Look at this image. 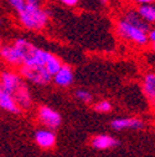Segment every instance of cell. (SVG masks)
<instances>
[{
	"instance_id": "cell-1",
	"label": "cell",
	"mask_w": 155,
	"mask_h": 157,
	"mask_svg": "<svg viewBox=\"0 0 155 157\" xmlns=\"http://www.w3.org/2000/svg\"><path fill=\"white\" fill-rule=\"evenodd\" d=\"M115 31L121 39L129 44L137 46H146L149 44L150 25L143 20L138 10H124L115 21Z\"/></svg>"
},
{
	"instance_id": "cell-2",
	"label": "cell",
	"mask_w": 155,
	"mask_h": 157,
	"mask_svg": "<svg viewBox=\"0 0 155 157\" xmlns=\"http://www.w3.org/2000/svg\"><path fill=\"white\" fill-rule=\"evenodd\" d=\"M50 11L44 4L26 3L25 8L17 13V23L21 28L30 31H42L50 23Z\"/></svg>"
},
{
	"instance_id": "cell-3",
	"label": "cell",
	"mask_w": 155,
	"mask_h": 157,
	"mask_svg": "<svg viewBox=\"0 0 155 157\" xmlns=\"http://www.w3.org/2000/svg\"><path fill=\"white\" fill-rule=\"evenodd\" d=\"M35 48L36 46L26 39L19 37L14 43L0 48V57L11 66H21Z\"/></svg>"
},
{
	"instance_id": "cell-4",
	"label": "cell",
	"mask_w": 155,
	"mask_h": 157,
	"mask_svg": "<svg viewBox=\"0 0 155 157\" xmlns=\"http://www.w3.org/2000/svg\"><path fill=\"white\" fill-rule=\"evenodd\" d=\"M20 75L30 82L40 86L50 84L53 77L45 66H29V65L20 66Z\"/></svg>"
},
{
	"instance_id": "cell-5",
	"label": "cell",
	"mask_w": 155,
	"mask_h": 157,
	"mask_svg": "<svg viewBox=\"0 0 155 157\" xmlns=\"http://www.w3.org/2000/svg\"><path fill=\"white\" fill-rule=\"evenodd\" d=\"M38 120L40 122L51 128V130H55L57 127H60L61 122H62V119L59 112H56L55 110L47 107V106H41L40 110H38Z\"/></svg>"
},
{
	"instance_id": "cell-6",
	"label": "cell",
	"mask_w": 155,
	"mask_h": 157,
	"mask_svg": "<svg viewBox=\"0 0 155 157\" xmlns=\"http://www.w3.org/2000/svg\"><path fill=\"white\" fill-rule=\"evenodd\" d=\"M24 81L21 80V75H17L13 71H4L0 74V85L3 90L9 94H14Z\"/></svg>"
},
{
	"instance_id": "cell-7",
	"label": "cell",
	"mask_w": 155,
	"mask_h": 157,
	"mask_svg": "<svg viewBox=\"0 0 155 157\" xmlns=\"http://www.w3.org/2000/svg\"><path fill=\"white\" fill-rule=\"evenodd\" d=\"M53 81L57 86L61 87H67L73 82V71L72 67L68 65L62 64L60 70L53 75Z\"/></svg>"
},
{
	"instance_id": "cell-8",
	"label": "cell",
	"mask_w": 155,
	"mask_h": 157,
	"mask_svg": "<svg viewBox=\"0 0 155 157\" xmlns=\"http://www.w3.org/2000/svg\"><path fill=\"white\" fill-rule=\"evenodd\" d=\"M35 141L42 148H51L56 144V135L51 128L38 130L35 133Z\"/></svg>"
},
{
	"instance_id": "cell-9",
	"label": "cell",
	"mask_w": 155,
	"mask_h": 157,
	"mask_svg": "<svg viewBox=\"0 0 155 157\" xmlns=\"http://www.w3.org/2000/svg\"><path fill=\"white\" fill-rule=\"evenodd\" d=\"M110 125L117 131L129 130V128L139 130V128L144 127V122L142 120H138V119H117V120H113Z\"/></svg>"
},
{
	"instance_id": "cell-10",
	"label": "cell",
	"mask_w": 155,
	"mask_h": 157,
	"mask_svg": "<svg viewBox=\"0 0 155 157\" xmlns=\"http://www.w3.org/2000/svg\"><path fill=\"white\" fill-rule=\"evenodd\" d=\"M91 144H92V147L96 148V150H108V148L118 146V141L109 135L96 136V137H93Z\"/></svg>"
},
{
	"instance_id": "cell-11",
	"label": "cell",
	"mask_w": 155,
	"mask_h": 157,
	"mask_svg": "<svg viewBox=\"0 0 155 157\" xmlns=\"http://www.w3.org/2000/svg\"><path fill=\"white\" fill-rule=\"evenodd\" d=\"M13 96L15 97L16 102L19 104V106H20L21 109H29L31 106V102H32L31 96H30V92H29V90H27V87L24 82L13 94Z\"/></svg>"
},
{
	"instance_id": "cell-12",
	"label": "cell",
	"mask_w": 155,
	"mask_h": 157,
	"mask_svg": "<svg viewBox=\"0 0 155 157\" xmlns=\"http://www.w3.org/2000/svg\"><path fill=\"white\" fill-rule=\"evenodd\" d=\"M0 107H2L3 110L5 111H9L11 113H19L20 112V106H19V104L16 102L15 97L9 94V92H3V95L0 96Z\"/></svg>"
},
{
	"instance_id": "cell-13",
	"label": "cell",
	"mask_w": 155,
	"mask_h": 157,
	"mask_svg": "<svg viewBox=\"0 0 155 157\" xmlns=\"http://www.w3.org/2000/svg\"><path fill=\"white\" fill-rule=\"evenodd\" d=\"M137 10H138L139 15L143 17L144 21H146L149 25L155 24V3L138 5Z\"/></svg>"
},
{
	"instance_id": "cell-14",
	"label": "cell",
	"mask_w": 155,
	"mask_h": 157,
	"mask_svg": "<svg viewBox=\"0 0 155 157\" xmlns=\"http://www.w3.org/2000/svg\"><path fill=\"white\" fill-rule=\"evenodd\" d=\"M143 89H144V92L148 99L150 101H155V74L154 72L145 75L144 82H143Z\"/></svg>"
},
{
	"instance_id": "cell-15",
	"label": "cell",
	"mask_w": 155,
	"mask_h": 157,
	"mask_svg": "<svg viewBox=\"0 0 155 157\" xmlns=\"http://www.w3.org/2000/svg\"><path fill=\"white\" fill-rule=\"evenodd\" d=\"M8 4L10 5V8L17 14L19 11H21L25 5H26V0H6Z\"/></svg>"
},
{
	"instance_id": "cell-16",
	"label": "cell",
	"mask_w": 155,
	"mask_h": 157,
	"mask_svg": "<svg viewBox=\"0 0 155 157\" xmlns=\"http://www.w3.org/2000/svg\"><path fill=\"white\" fill-rule=\"evenodd\" d=\"M74 95L80 101H83V102H91L93 99L92 94L89 91H86V90H77L74 92Z\"/></svg>"
},
{
	"instance_id": "cell-17",
	"label": "cell",
	"mask_w": 155,
	"mask_h": 157,
	"mask_svg": "<svg viewBox=\"0 0 155 157\" xmlns=\"http://www.w3.org/2000/svg\"><path fill=\"white\" fill-rule=\"evenodd\" d=\"M94 110H96L97 112H102V113L109 112V111L112 110V105H110V102L103 100V101H99L98 104L94 105Z\"/></svg>"
},
{
	"instance_id": "cell-18",
	"label": "cell",
	"mask_w": 155,
	"mask_h": 157,
	"mask_svg": "<svg viewBox=\"0 0 155 157\" xmlns=\"http://www.w3.org/2000/svg\"><path fill=\"white\" fill-rule=\"evenodd\" d=\"M59 2L66 8H77L80 5L81 0H59Z\"/></svg>"
},
{
	"instance_id": "cell-19",
	"label": "cell",
	"mask_w": 155,
	"mask_h": 157,
	"mask_svg": "<svg viewBox=\"0 0 155 157\" xmlns=\"http://www.w3.org/2000/svg\"><path fill=\"white\" fill-rule=\"evenodd\" d=\"M149 43L153 46V50L155 51V29H150L149 31Z\"/></svg>"
},
{
	"instance_id": "cell-20",
	"label": "cell",
	"mask_w": 155,
	"mask_h": 157,
	"mask_svg": "<svg viewBox=\"0 0 155 157\" xmlns=\"http://www.w3.org/2000/svg\"><path fill=\"white\" fill-rule=\"evenodd\" d=\"M133 3L138 4V5H142V4H149V3H155V0H132Z\"/></svg>"
},
{
	"instance_id": "cell-21",
	"label": "cell",
	"mask_w": 155,
	"mask_h": 157,
	"mask_svg": "<svg viewBox=\"0 0 155 157\" xmlns=\"http://www.w3.org/2000/svg\"><path fill=\"white\" fill-rule=\"evenodd\" d=\"M98 2H99V4H101L102 6H106V5H108L109 0H98Z\"/></svg>"
},
{
	"instance_id": "cell-22",
	"label": "cell",
	"mask_w": 155,
	"mask_h": 157,
	"mask_svg": "<svg viewBox=\"0 0 155 157\" xmlns=\"http://www.w3.org/2000/svg\"><path fill=\"white\" fill-rule=\"evenodd\" d=\"M3 92H4V90H3V87H2V85H0V96L3 95Z\"/></svg>"
},
{
	"instance_id": "cell-23",
	"label": "cell",
	"mask_w": 155,
	"mask_h": 157,
	"mask_svg": "<svg viewBox=\"0 0 155 157\" xmlns=\"http://www.w3.org/2000/svg\"><path fill=\"white\" fill-rule=\"evenodd\" d=\"M3 46V40H2V37H0V48Z\"/></svg>"
},
{
	"instance_id": "cell-24",
	"label": "cell",
	"mask_w": 155,
	"mask_h": 157,
	"mask_svg": "<svg viewBox=\"0 0 155 157\" xmlns=\"http://www.w3.org/2000/svg\"><path fill=\"white\" fill-rule=\"evenodd\" d=\"M0 25H2V17H0Z\"/></svg>"
}]
</instances>
